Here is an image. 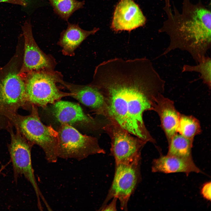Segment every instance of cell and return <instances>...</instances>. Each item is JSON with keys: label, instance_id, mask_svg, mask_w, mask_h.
<instances>
[{"label": "cell", "instance_id": "6da1fadb", "mask_svg": "<svg viewBox=\"0 0 211 211\" xmlns=\"http://www.w3.org/2000/svg\"><path fill=\"white\" fill-rule=\"evenodd\" d=\"M165 83L150 60L144 57L104 61L96 67L90 84L104 97L103 106L98 114L147 142L154 143L143 115L153 110L155 99L164 93Z\"/></svg>", "mask_w": 211, "mask_h": 211}, {"label": "cell", "instance_id": "7a4b0ae2", "mask_svg": "<svg viewBox=\"0 0 211 211\" xmlns=\"http://www.w3.org/2000/svg\"><path fill=\"white\" fill-rule=\"evenodd\" d=\"M165 7L168 16L159 31L169 36L170 43L161 56L176 49L188 52L198 64L211 47V11L200 3L183 0L182 11Z\"/></svg>", "mask_w": 211, "mask_h": 211}, {"label": "cell", "instance_id": "3957f363", "mask_svg": "<svg viewBox=\"0 0 211 211\" xmlns=\"http://www.w3.org/2000/svg\"><path fill=\"white\" fill-rule=\"evenodd\" d=\"M12 59L0 69V131L6 129L11 117L20 108L31 109L23 77L16 61Z\"/></svg>", "mask_w": 211, "mask_h": 211}, {"label": "cell", "instance_id": "277c9868", "mask_svg": "<svg viewBox=\"0 0 211 211\" xmlns=\"http://www.w3.org/2000/svg\"><path fill=\"white\" fill-rule=\"evenodd\" d=\"M31 110L30 114L28 115L15 114L11 118L10 124L30 144L41 148L48 162L55 163L58 158V132L52 126L45 125L41 122L37 106L32 105Z\"/></svg>", "mask_w": 211, "mask_h": 211}, {"label": "cell", "instance_id": "5b68a950", "mask_svg": "<svg viewBox=\"0 0 211 211\" xmlns=\"http://www.w3.org/2000/svg\"><path fill=\"white\" fill-rule=\"evenodd\" d=\"M28 101L32 105L42 108L53 104L63 97L71 96V92L61 91L57 85L63 81L60 72L54 70L33 71L22 76Z\"/></svg>", "mask_w": 211, "mask_h": 211}, {"label": "cell", "instance_id": "8992f818", "mask_svg": "<svg viewBox=\"0 0 211 211\" xmlns=\"http://www.w3.org/2000/svg\"><path fill=\"white\" fill-rule=\"evenodd\" d=\"M57 132L58 158L80 161L90 155L105 153L96 138L81 134L71 125L61 124Z\"/></svg>", "mask_w": 211, "mask_h": 211}, {"label": "cell", "instance_id": "52a82bcc", "mask_svg": "<svg viewBox=\"0 0 211 211\" xmlns=\"http://www.w3.org/2000/svg\"><path fill=\"white\" fill-rule=\"evenodd\" d=\"M6 130L11 136L8 149L13 165L14 181L17 182L18 178L23 176L32 185L37 196L38 206L41 207L40 199L44 203L46 202L38 186L32 166L31 149L33 145L17 130L16 129L15 133L14 132L13 126H9Z\"/></svg>", "mask_w": 211, "mask_h": 211}, {"label": "cell", "instance_id": "ba28073f", "mask_svg": "<svg viewBox=\"0 0 211 211\" xmlns=\"http://www.w3.org/2000/svg\"><path fill=\"white\" fill-rule=\"evenodd\" d=\"M103 129L110 138V152L115 164H128L141 160V150L146 142L113 121H109Z\"/></svg>", "mask_w": 211, "mask_h": 211}, {"label": "cell", "instance_id": "9c48e42d", "mask_svg": "<svg viewBox=\"0 0 211 211\" xmlns=\"http://www.w3.org/2000/svg\"><path fill=\"white\" fill-rule=\"evenodd\" d=\"M141 160L128 164H115L113 181L101 208L113 198L119 200L121 210H127L128 203L141 180Z\"/></svg>", "mask_w": 211, "mask_h": 211}, {"label": "cell", "instance_id": "30bf717a", "mask_svg": "<svg viewBox=\"0 0 211 211\" xmlns=\"http://www.w3.org/2000/svg\"><path fill=\"white\" fill-rule=\"evenodd\" d=\"M24 40L23 63L19 73L21 75L33 71L54 70L57 64L54 57L46 54L39 47L34 38L30 21L22 26Z\"/></svg>", "mask_w": 211, "mask_h": 211}, {"label": "cell", "instance_id": "8fae6325", "mask_svg": "<svg viewBox=\"0 0 211 211\" xmlns=\"http://www.w3.org/2000/svg\"><path fill=\"white\" fill-rule=\"evenodd\" d=\"M146 18L141 10L132 0H121L114 13L111 28L118 32L131 31L143 26Z\"/></svg>", "mask_w": 211, "mask_h": 211}, {"label": "cell", "instance_id": "7c38bea8", "mask_svg": "<svg viewBox=\"0 0 211 211\" xmlns=\"http://www.w3.org/2000/svg\"><path fill=\"white\" fill-rule=\"evenodd\" d=\"M153 110L159 117L162 128L168 142L177 133L180 114L176 109L173 101L161 93L156 98Z\"/></svg>", "mask_w": 211, "mask_h": 211}, {"label": "cell", "instance_id": "4fadbf2b", "mask_svg": "<svg viewBox=\"0 0 211 211\" xmlns=\"http://www.w3.org/2000/svg\"><path fill=\"white\" fill-rule=\"evenodd\" d=\"M53 104L52 113L61 124H94V119L86 115L78 104L70 101L59 100Z\"/></svg>", "mask_w": 211, "mask_h": 211}, {"label": "cell", "instance_id": "5bb4252c", "mask_svg": "<svg viewBox=\"0 0 211 211\" xmlns=\"http://www.w3.org/2000/svg\"><path fill=\"white\" fill-rule=\"evenodd\" d=\"M152 171L165 173H183L187 176L192 172L202 173L193 159L161 155L152 162Z\"/></svg>", "mask_w": 211, "mask_h": 211}, {"label": "cell", "instance_id": "9a60e30c", "mask_svg": "<svg viewBox=\"0 0 211 211\" xmlns=\"http://www.w3.org/2000/svg\"><path fill=\"white\" fill-rule=\"evenodd\" d=\"M73 94L72 96L86 106L94 109L97 114L103 108L104 97L95 87L89 84L81 85L62 81L60 83Z\"/></svg>", "mask_w": 211, "mask_h": 211}, {"label": "cell", "instance_id": "2e32d148", "mask_svg": "<svg viewBox=\"0 0 211 211\" xmlns=\"http://www.w3.org/2000/svg\"><path fill=\"white\" fill-rule=\"evenodd\" d=\"M98 30L94 28L88 31L81 29L78 24L68 22L67 29L61 33L57 44L62 48V54L66 56H73L75 51L81 43L90 35L94 34Z\"/></svg>", "mask_w": 211, "mask_h": 211}, {"label": "cell", "instance_id": "e0dca14e", "mask_svg": "<svg viewBox=\"0 0 211 211\" xmlns=\"http://www.w3.org/2000/svg\"><path fill=\"white\" fill-rule=\"evenodd\" d=\"M193 140L187 138L180 134H175L168 142L167 155L177 157L193 159L192 148Z\"/></svg>", "mask_w": 211, "mask_h": 211}, {"label": "cell", "instance_id": "ac0fdd59", "mask_svg": "<svg viewBox=\"0 0 211 211\" xmlns=\"http://www.w3.org/2000/svg\"><path fill=\"white\" fill-rule=\"evenodd\" d=\"M52 7L54 12L62 19L67 21L69 18L76 11L82 8L84 1L76 0H48Z\"/></svg>", "mask_w": 211, "mask_h": 211}, {"label": "cell", "instance_id": "d6986e66", "mask_svg": "<svg viewBox=\"0 0 211 211\" xmlns=\"http://www.w3.org/2000/svg\"><path fill=\"white\" fill-rule=\"evenodd\" d=\"M201 132L198 120L192 115L180 114L177 132L185 137L193 140L196 135Z\"/></svg>", "mask_w": 211, "mask_h": 211}, {"label": "cell", "instance_id": "ffe728a7", "mask_svg": "<svg viewBox=\"0 0 211 211\" xmlns=\"http://www.w3.org/2000/svg\"><path fill=\"white\" fill-rule=\"evenodd\" d=\"M211 60L210 57L205 56L196 65H184L182 72H197L200 74L198 79H201L210 89L211 88Z\"/></svg>", "mask_w": 211, "mask_h": 211}, {"label": "cell", "instance_id": "44dd1931", "mask_svg": "<svg viewBox=\"0 0 211 211\" xmlns=\"http://www.w3.org/2000/svg\"><path fill=\"white\" fill-rule=\"evenodd\" d=\"M211 182L206 183L203 186L201 193L203 197L207 200H211Z\"/></svg>", "mask_w": 211, "mask_h": 211}, {"label": "cell", "instance_id": "7402d4cb", "mask_svg": "<svg viewBox=\"0 0 211 211\" xmlns=\"http://www.w3.org/2000/svg\"><path fill=\"white\" fill-rule=\"evenodd\" d=\"M111 202L108 204H106L103 207L101 208L100 210L102 211H116L117 210L116 203L117 199L115 198H113Z\"/></svg>", "mask_w": 211, "mask_h": 211}, {"label": "cell", "instance_id": "603a6c76", "mask_svg": "<svg viewBox=\"0 0 211 211\" xmlns=\"http://www.w3.org/2000/svg\"><path fill=\"white\" fill-rule=\"evenodd\" d=\"M0 2L8 3L19 5L24 6H26L28 4L23 0H0Z\"/></svg>", "mask_w": 211, "mask_h": 211}, {"label": "cell", "instance_id": "cb8c5ba5", "mask_svg": "<svg viewBox=\"0 0 211 211\" xmlns=\"http://www.w3.org/2000/svg\"><path fill=\"white\" fill-rule=\"evenodd\" d=\"M23 0L24 1H25L26 3H27L28 4V1H29V0Z\"/></svg>", "mask_w": 211, "mask_h": 211}, {"label": "cell", "instance_id": "d4e9b609", "mask_svg": "<svg viewBox=\"0 0 211 211\" xmlns=\"http://www.w3.org/2000/svg\"><path fill=\"white\" fill-rule=\"evenodd\" d=\"M3 169V167H2L0 169V173L1 172V171H2V170Z\"/></svg>", "mask_w": 211, "mask_h": 211}, {"label": "cell", "instance_id": "484cf974", "mask_svg": "<svg viewBox=\"0 0 211 211\" xmlns=\"http://www.w3.org/2000/svg\"><path fill=\"white\" fill-rule=\"evenodd\" d=\"M166 3H169V0H166Z\"/></svg>", "mask_w": 211, "mask_h": 211}]
</instances>
